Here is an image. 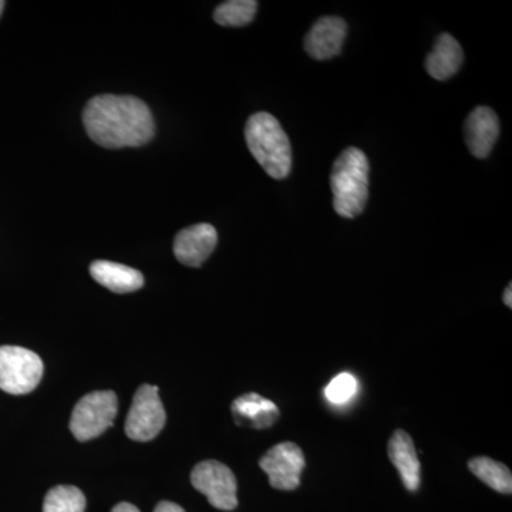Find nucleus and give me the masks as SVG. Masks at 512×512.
I'll use <instances>...</instances> for the list:
<instances>
[{
    "mask_svg": "<svg viewBox=\"0 0 512 512\" xmlns=\"http://www.w3.org/2000/svg\"><path fill=\"white\" fill-rule=\"evenodd\" d=\"M83 124L94 143L104 148L140 147L154 137V119L143 100L101 94L83 111Z\"/></svg>",
    "mask_w": 512,
    "mask_h": 512,
    "instance_id": "nucleus-1",
    "label": "nucleus"
},
{
    "mask_svg": "<svg viewBox=\"0 0 512 512\" xmlns=\"http://www.w3.org/2000/svg\"><path fill=\"white\" fill-rule=\"evenodd\" d=\"M245 140L269 177L275 180L288 177L292 170V147L279 120L269 113L254 114L245 126Z\"/></svg>",
    "mask_w": 512,
    "mask_h": 512,
    "instance_id": "nucleus-2",
    "label": "nucleus"
},
{
    "mask_svg": "<svg viewBox=\"0 0 512 512\" xmlns=\"http://www.w3.org/2000/svg\"><path fill=\"white\" fill-rule=\"evenodd\" d=\"M369 171L366 154L355 147L343 151L333 164L330 187L333 208L340 217L350 220L365 211L369 198Z\"/></svg>",
    "mask_w": 512,
    "mask_h": 512,
    "instance_id": "nucleus-3",
    "label": "nucleus"
},
{
    "mask_svg": "<svg viewBox=\"0 0 512 512\" xmlns=\"http://www.w3.org/2000/svg\"><path fill=\"white\" fill-rule=\"evenodd\" d=\"M43 362L32 350L19 346H0V390L9 394H28L39 386Z\"/></svg>",
    "mask_w": 512,
    "mask_h": 512,
    "instance_id": "nucleus-4",
    "label": "nucleus"
},
{
    "mask_svg": "<svg viewBox=\"0 0 512 512\" xmlns=\"http://www.w3.org/2000/svg\"><path fill=\"white\" fill-rule=\"evenodd\" d=\"M119 410L114 392H93L86 394L76 404L70 419V430L79 441L96 439L113 426Z\"/></svg>",
    "mask_w": 512,
    "mask_h": 512,
    "instance_id": "nucleus-5",
    "label": "nucleus"
},
{
    "mask_svg": "<svg viewBox=\"0 0 512 512\" xmlns=\"http://www.w3.org/2000/svg\"><path fill=\"white\" fill-rule=\"evenodd\" d=\"M195 490L208 498L214 508L232 511L237 508V478L231 468L220 461L208 460L197 464L191 473Z\"/></svg>",
    "mask_w": 512,
    "mask_h": 512,
    "instance_id": "nucleus-6",
    "label": "nucleus"
},
{
    "mask_svg": "<svg viewBox=\"0 0 512 512\" xmlns=\"http://www.w3.org/2000/svg\"><path fill=\"white\" fill-rule=\"evenodd\" d=\"M165 424V410L158 387L144 384L134 394L126 420V434L134 441L156 439Z\"/></svg>",
    "mask_w": 512,
    "mask_h": 512,
    "instance_id": "nucleus-7",
    "label": "nucleus"
},
{
    "mask_svg": "<svg viewBox=\"0 0 512 512\" xmlns=\"http://www.w3.org/2000/svg\"><path fill=\"white\" fill-rule=\"evenodd\" d=\"M259 466L268 474L269 483L276 490L292 491L301 484L305 468V456L295 443L278 444L272 447L259 461Z\"/></svg>",
    "mask_w": 512,
    "mask_h": 512,
    "instance_id": "nucleus-8",
    "label": "nucleus"
},
{
    "mask_svg": "<svg viewBox=\"0 0 512 512\" xmlns=\"http://www.w3.org/2000/svg\"><path fill=\"white\" fill-rule=\"evenodd\" d=\"M218 244L217 229L211 224L192 225L178 232L174 239V255L181 264L200 268Z\"/></svg>",
    "mask_w": 512,
    "mask_h": 512,
    "instance_id": "nucleus-9",
    "label": "nucleus"
},
{
    "mask_svg": "<svg viewBox=\"0 0 512 512\" xmlns=\"http://www.w3.org/2000/svg\"><path fill=\"white\" fill-rule=\"evenodd\" d=\"M348 35V25L339 16H323L305 37V50L315 60L339 56Z\"/></svg>",
    "mask_w": 512,
    "mask_h": 512,
    "instance_id": "nucleus-10",
    "label": "nucleus"
},
{
    "mask_svg": "<svg viewBox=\"0 0 512 512\" xmlns=\"http://www.w3.org/2000/svg\"><path fill=\"white\" fill-rule=\"evenodd\" d=\"M468 150L477 158L490 156L500 136V120L490 107L480 106L468 114L466 127Z\"/></svg>",
    "mask_w": 512,
    "mask_h": 512,
    "instance_id": "nucleus-11",
    "label": "nucleus"
},
{
    "mask_svg": "<svg viewBox=\"0 0 512 512\" xmlns=\"http://www.w3.org/2000/svg\"><path fill=\"white\" fill-rule=\"evenodd\" d=\"M231 410L238 426L255 430L269 429L281 416L278 406L258 393L242 394L234 400Z\"/></svg>",
    "mask_w": 512,
    "mask_h": 512,
    "instance_id": "nucleus-12",
    "label": "nucleus"
},
{
    "mask_svg": "<svg viewBox=\"0 0 512 512\" xmlns=\"http://www.w3.org/2000/svg\"><path fill=\"white\" fill-rule=\"evenodd\" d=\"M389 457L399 471L404 487L409 491L419 490L420 461L412 437L406 431H394L389 441Z\"/></svg>",
    "mask_w": 512,
    "mask_h": 512,
    "instance_id": "nucleus-13",
    "label": "nucleus"
},
{
    "mask_svg": "<svg viewBox=\"0 0 512 512\" xmlns=\"http://www.w3.org/2000/svg\"><path fill=\"white\" fill-rule=\"evenodd\" d=\"M464 62V53L460 43L448 33L437 37L433 50L426 59V70L433 79H450L461 69Z\"/></svg>",
    "mask_w": 512,
    "mask_h": 512,
    "instance_id": "nucleus-14",
    "label": "nucleus"
},
{
    "mask_svg": "<svg viewBox=\"0 0 512 512\" xmlns=\"http://www.w3.org/2000/svg\"><path fill=\"white\" fill-rule=\"evenodd\" d=\"M94 281L114 293L136 292L143 288L144 276L137 269L110 261H96L90 266Z\"/></svg>",
    "mask_w": 512,
    "mask_h": 512,
    "instance_id": "nucleus-15",
    "label": "nucleus"
},
{
    "mask_svg": "<svg viewBox=\"0 0 512 512\" xmlns=\"http://www.w3.org/2000/svg\"><path fill=\"white\" fill-rule=\"evenodd\" d=\"M471 473L480 478L488 487L498 493H512V474L510 468L503 463L491 460L488 457H477L468 463Z\"/></svg>",
    "mask_w": 512,
    "mask_h": 512,
    "instance_id": "nucleus-16",
    "label": "nucleus"
},
{
    "mask_svg": "<svg viewBox=\"0 0 512 512\" xmlns=\"http://www.w3.org/2000/svg\"><path fill=\"white\" fill-rule=\"evenodd\" d=\"M258 10L255 0H229L221 3L214 12V20L225 28H242L254 20Z\"/></svg>",
    "mask_w": 512,
    "mask_h": 512,
    "instance_id": "nucleus-17",
    "label": "nucleus"
},
{
    "mask_svg": "<svg viewBox=\"0 0 512 512\" xmlns=\"http://www.w3.org/2000/svg\"><path fill=\"white\" fill-rule=\"evenodd\" d=\"M86 497L73 485H57L46 494L43 512H84Z\"/></svg>",
    "mask_w": 512,
    "mask_h": 512,
    "instance_id": "nucleus-18",
    "label": "nucleus"
},
{
    "mask_svg": "<svg viewBox=\"0 0 512 512\" xmlns=\"http://www.w3.org/2000/svg\"><path fill=\"white\" fill-rule=\"evenodd\" d=\"M357 393L356 377L350 373H340L328 384L325 396L332 404H345L355 397Z\"/></svg>",
    "mask_w": 512,
    "mask_h": 512,
    "instance_id": "nucleus-19",
    "label": "nucleus"
},
{
    "mask_svg": "<svg viewBox=\"0 0 512 512\" xmlns=\"http://www.w3.org/2000/svg\"><path fill=\"white\" fill-rule=\"evenodd\" d=\"M154 512H185L180 505L174 503H168V501H163L157 505L156 510Z\"/></svg>",
    "mask_w": 512,
    "mask_h": 512,
    "instance_id": "nucleus-20",
    "label": "nucleus"
},
{
    "mask_svg": "<svg viewBox=\"0 0 512 512\" xmlns=\"http://www.w3.org/2000/svg\"><path fill=\"white\" fill-rule=\"evenodd\" d=\"M111 512H140L137 507H134L133 504L121 503L116 505Z\"/></svg>",
    "mask_w": 512,
    "mask_h": 512,
    "instance_id": "nucleus-21",
    "label": "nucleus"
},
{
    "mask_svg": "<svg viewBox=\"0 0 512 512\" xmlns=\"http://www.w3.org/2000/svg\"><path fill=\"white\" fill-rule=\"evenodd\" d=\"M511 296H512V286L510 284V285H508V288L505 289V292H504V303H505V305L508 306V308H512Z\"/></svg>",
    "mask_w": 512,
    "mask_h": 512,
    "instance_id": "nucleus-22",
    "label": "nucleus"
},
{
    "mask_svg": "<svg viewBox=\"0 0 512 512\" xmlns=\"http://www.w3.org/2000/svg\"><path fill=\"white\" fill-rule=\"evenodd\" d=\"M3 9H5V2H2V0H0V15H2Z\"/></svg>",
    "mask_w": 512,
    "mask_h": 512,
    "instance_id": "nucleus-23",
    "label": "nucleus"
}]
</instances>
